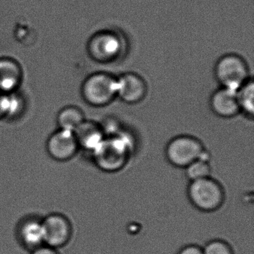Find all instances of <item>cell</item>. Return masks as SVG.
Instances as JSON below:
<instances>
[{
	"mask_svg": "<svg viewBox=\"0 0 254 254\" xmlns=\"http://www.w3.org/2000/svg\"><path fill=\"white\" fill-rule=\"evenodd\" d=\"M126 138L110 134L91 153L93 162L101 170L116 172L123 169L130 156V145Z\"/></svg>",
	"mask_w": 254,
	"mask_h": 254,
	"instance_id": "obj_1",
	"label": "cell"
},
{
	"mask_svg": "<svg viewBox=\"0 0 254 254\" xmlns=\"http://www.w3.org/2000/svg\"><path fill=\"white\" fill-rule=\"evenodd\" d=\"M187 197L196 209L203 212H212L224 204L225 191L222 185L210 176L190 182Z\"/></svg>",
	"mask_w": 254,
	"mask_h": 254,
	"instance_id": "obj_2",
	"label": "cell"
},
{
	"mask_svg": "<svg viewBox=\"0 0 254 254\" xmlns=\"http://www.w3.org/2000/svg\"><path fill=\"white\" fill-rule=\"evenodd\" d=\"M204 145L195 136L178 135L171 139L165 148L166 160L172 166L185 169L206 152Z\"/></svg>",
	"mask_w": 254,
	"mask_h": 254,
	"instance_id": "obj_3",
	"label": "cell"
},
{
	"mask_svg": "<svg viewBox=\"0 0 254 254\" xmlns=\"http://www.w3.org/2000/svg\"><path fill=\"white\" fill-rule=\"evenodd\" d=\"M215 75L221 87L237 92L249 81V68L240 56L226 55L217 62Z\"/></svg>",
	"mask_w": 254,
	"mask_h": 254,
	"instance_id": "obj_4",
	"label": "cell"
},
{
	"mask_svg": "<svg viewBox=\"0 0 254 254\" xmlns=\"http://www.w3.org/2000/svg\"><path fill=\"white\" fill-rule=\"evenodd\" d=\"M81 93L91 106H107L117 98V78L104 72L93 74L84 81Z\"/></svg>",
	"mask_w": 254,
	"mask_h": 254,
	"instance_id": "obj_5",
	"label": "cell"
},
{
	"mask_svg": "<svg viewBox=\"0 0 254 254\" xmlns=\"http://www.w3.org/2000/svg\"><path fill=\"white\" fill-rule=\"evenodd\" d=\"M42 222L44 245L58 250L69 242L72 237V224L64 215L51 213L44 218Z\"/></svg>",
	"mask_w": 254,
	"mask_h": 254,
	"instance_id": "obj_6",
	"label": "cell"
},
{
	"mask_svg": "<svg viewBox=\"0 0 254 254\" xmlns=\"http://www.w3.org/2000/svg\"><path fill=\"white\" fill-rule=\"evenodd\" d=\"M123 40L114 32H102L92 38L89 43V53L94 60L111 62L123 52Z\"/></svg>",
	"mask_w": 254,
	"mask_h": 254,
	"instance_id": "obj_7",
	"label": "cell"
},
{
	"mask_svg": "<svg viewBox=\"0 0 254 254\" xmlns=\"http://www.w3.org/2000/svg\"><path fill=\"white\" fill-rule=\"evenodd\" d=\"M47 150L52 158L65 162L73 158L80 148L73 131L59 129L49 137Z\"/></svg>",
	"mask_w": 254,
	"mask_h": 254,
	"instance_id": "obj_8",
	"label": "cell"
},
{
	"mask_svg": "<svg viewBox=\"0 0 254 254\" xmlns=\"http://www.w3.org/2000/svg\"><path fill=\"white\" fill-rule=\"evenodd\" d=\"M147 91L146 83L137 74L128 72L117 78V97L125 103H139L145 99Z\"/></svg>",
	"mask_w": 254,
	"mask_h": 254,
	"instance_id": "obj_9",
	"label": "cell"
},
{
	"mask_svg": "<svg viewBox=\"0 0 254 254\" xmlns=\"http://www.w3.org/2000/svg\"><path fill=\"white\" fill-rule=\"evenodd\" d=\"M209 105L213 114L221 118L230 119L240 114L237 92L221 88L212 93Z\"/></svg>",
	"mask_w": 254,
	"mask_h": 254,
	"instance_id": "obj_10",
	"label": "cell"
},
{
	"mask_svg": "<svg viewBox=\"0 0 254 254\" xmlns=\"http://www.w3.org/2000/svg\"><path fill=\"white\" fill-rule=\"evenodd\" d=\"M73 132L80 149L90 153L100 145L106 136L102 125L91 120H84Z\"/></svg>",
	"mask_w": 254,
	"mask_h": 254,
	"instance_id": "obj_11",
	"label": "cell"
},
{
	"mask_svg": "<svg viewBox=\"0 0 254 254\" xmlns=\"http://www.w3.org/2000/svg\"><path fill=\"white\" fill-rule=\"evenodd\" d=\"M18 236L22 245L31 251L44 245L42 220L32 218L23 221L18 228Z\"/></svg>",
	"mask_w": 254,
	"mask_h": 254,
	"instance_id": "obj_12",
	"label": "cell"
},
{
	"mask_svg": "<svg viewBox=\"0 0 254 254\" xmlns=\"http://www.w3.org/2000/svg\"><path fill=\"white\" fill-rule=\"evenodd\" d=\"M21 78L22 71L16 62L0 60V93H11L20 84Z\"/></svg>",
	"mask_w": 254,
	"mask_h": 254,
	"instance_id": "obj_13",
	"label": "cell"
},
{
	"mask_svg": "<svg viewBox=\"0 0 254 254\" xmlns=\"http://www.w3.org/2000/svg\"><path fill=\"white\" fill-rule=\"evenodd\" d=\"M84 113L75 106L65 107L57 116L59 129L74 131L85 120Z\"/></svg>",
	"mask_w": 254,
	"mask_h": 254,
	"instance_id": "obj_14",
	"label": "cell"
},
{
	"mask_svg": "<svg viewBox=\"0 0 254 254\" xmlns=\"http://www.w3.org/2000/svg\"><path fill=\"white\" fill-rule=\"evenodd\" d=\"M237 99L240 113L248 118H254V84L252 80L247 81L237 91Z\"/></svg>",
	"mask_w": 254,
	"mask_h": 254,
	"instance_id": "obj_15",
	"label": "cell"
},
{
	"mask_svg": "<svg viewBox=\"0 0 254 254\" xmlns=\"http://www.w3.org/2000/svg\"><path fill=\"white\" fill-rule=\"evenodd\" d=\"M184 170H185L186 176L190 182L210 177L211 172H212L209 159L203 158V157L194 160L191 164L185 168Z\"/></svg>",
	"mask_w": 254,
	"mask_h": 254,
	"instance_id": "obj_16",
	"label": "cell"
},
{
	"mask_svg": "<svg viewBox=\"0 0 254 254\" xmlns=\"http://www.w3.org/2000/svg\"><path fill=\"white\" fill-rule=\"evenodd\" d=\"M203 254H234L230 244L221 239H213L202 248Z\"/></svg>",
	"mask_w": 254,
	"mask_h": 254,
	"instance_id": "obj_17",
	"label": "cell"
},
{
	"mask_svg": "<svg viewBox=\"0 0 254 254\" xmlns=\"http://www.w3.org/2000/svg\"><path fill=\"white\" fill-rule=\"evenodd\" d=\"M177 254H203V251L198 245L191 244L181 248Z\"/></svg>",
	"mask_w": 254,
	"mask_h": 254,
	"instance_id": "obj_18",
	"label": "cell"
},
{
	"mask_svg": "<svg viewBox=\"0 0 254 254\" xmlns=\"http://www.w3.org/2000/svg\"><path fill=\"white\" fill-rule=\"evenodd\" d=\"M31 254H59V253L58 252L57 249L44 245L33 250Z\"/></svg>",
	"mask_w": 254,
	"mask_h": 254,
	"instance_id": "obj_19",
	"label": "cell"
},
{
	"mask_svg": "<svg viewBox=\"0 0 254 254\" xmlns=\"http://www.w3.org/2000/svg\"><path fill=\"white\" fill-rule=\"evenodd\" d=\"M6 117V94L0 93V119Z\"/></svg>",
	"mask_w": 254,
	"mask_h": 254,
	"instance_id": "obj_20",
	"label": "cell"
}]
</instances>
